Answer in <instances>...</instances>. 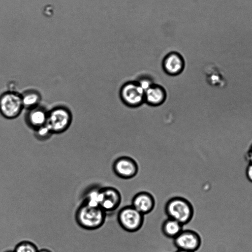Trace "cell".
Listing matches in <instances>:
<instances>
[{"instance_id": "8", "label": "cell", "mask_w": 252, "mask_h": 252, "mask_svg": "<svg viewBox=\"0 0 252 252\" xmlns=\"http://www.w3.org/2000/svg\"><path fill=\"white\" fill-rule=\"evenodd\" d=\"M201 242L199 234L190 229H183L173 239V244L178 250L191 252H195L199 249Z\"/></svg>"}, {"instance_id": "2", "label": "cell", "mask_w": 252, "mask_h": 252, "mask_svg": "<svg viewBox=\"0 0 252 252\" xmlns=\"http://www.w3.org/2000/svg\"><path fill=\"white\" fill-rule=\"evenodd\" d=\"M106 216V213L100 207L90 206L83 203L76 211V219L83 228L94 230L104 224Z\"/></svg>"}, {"instance_id": "1", "label": "cell", "mask_w": 252, "mask_h": 252, "mask_svg": "<svg viewBox=\"0 0 252 252\" xmlns=\"http://www.w3.org/2000/svg\"><path fill=\"white\" fill-rule=\"evenodd\" d=\"M164 211L168 218L178 221L183 225L189 222L194 215L192 204L181 196L170 198L165 205Z\"/></svg>"}, {"instance_id": "22", "label": "cell", "mask_w": 252, "mask_h": 252, "mask_svg": "<svg viewBox=\"0 0 252 252\" xmlns=\"http://www.w3.org/2000/svg\"><path fill=\"white\" fill-rule=\"evenodd\" d=\"M38 252H52L49 250L44 249H41V250H38Z\"/></svg>"}, {"instance_id": "4", "label": "cell", "mask_w": 252, "mask_h": 252, "mask_svg": "<svg viewBox=\"0 0 252 252\" xmlns=\"http://www.w3.org/2000/svg\"><path fill=\"white\" fill-rule=\"evenodd\" d=\"M117 221L120 226L128 232L138 231L143 226L144 215L131 205L122 208L118 213Z\"/></svg>"}, {"instance_id": "19", "label": "cell", "mask_w": 252, "mask_h": 252, "mask_svg": "<svg viewBox=\"0 0 252 252\" xmlns=\"http://www.w3.org/2000/svg\"><path fill=\"white\" fill-rule=\"evenodd\" d=\"M52 132L45 125L35 129V135L38 139H46L49 137Z\"/></svg>"}, {"instance_id": "7", "label": "cell", "mask_w": 252, "mask_h": 252, "mask_svg": "<svg viewBox=\"0 0 252 252\" xmlns=\"http://www.w3.org/2000/svg\"><path fill=\"white\" fill-rule=\"evenodd\" d=\"M138 165L132 158L121 156L116 158L112 164L114 174L123 179H130L134 177L138 172Z\"/></svg>"}, {"instance_id": "20", "label": "cell", "mask_w": 252, "mask_h": 252, "mask_svg": "<svg viewBox=\"0 0 252 252\" xmlns=\"http://www.w3.org/2000/svg\"><path fill=\"white\" fill-rule=\"evenodd\" d=\"M246 175L247 179L252 183V164L248 163L246 170Z\"/></svg>"}, {"instance_id": "11", "label": "cell", "mask_w": 252, "mask_h": 252, "mask_svg": "<svg viewBox=\"0 0 252 252\" xmlns=\"http://www.w3.org/2000/svg\"><path fill=\"white\" fill-rule=\"evenodd\" d=\"M134 208L145 215L151 212L155 206L154 196L147 191H140L135 194L131 200V204Z\"/></svg>"}, {"instance_id": "6", "label": "cell", "mask_w": 252, "mask_h": 252, "mask_svg": "<svg viewBox=\"0 0 252 252\" xmlns=\"http://www.w3.org/2000/svg\"><path fill=\"white\" fill-rule=\"evenodd\" d=\"M24 108L21 95L8 91L0 95V113L4 118L12 119L17 117Z\"/></svg>"}, {"instance_id": "10", "label": "cell", "mask_w": 252, "mask_h": 252, "mask_svg": "<svg viewBox=\"0 0 252 252\" xmlns=\"http://www.w3.org/2000/svg\"><path fill=\"white\" fill-rule=\"evenodd\" d=\"M101 200L99 207L106 214L115 211L119 207L122 201L120 191L111 187L102 188Z\"/></svg>"}, {"instance_id": "16", "label": "cell", "mask_w": 252, "mask_h": 252, "mask_svg": "<svg viewBox=\"0 0 252 252\" xmlns=\"http://www.w3.org/2000/svg\"><path fill=\"white\" fill-rule=\"evenodd\" d=\"M102 188L95 187L90 189L87 194L84 203L92 207H99L101 200Z\"/></svg>"}, {"instance_id": "17", "label": "cell", "mask_w": 252, "mask_h": 252, "mask_svg": "<svg viewBox=\"0 0 252 252\" xmlns=\"http://www.w3.org/2000/svg\"><path fill=\"white\" fill-rule=\"evenodd\" d=\"M14 252H38L36 246L30 241H22L18 244L15 248Z\"/></svg>"}, {"instance_id": "24", "label": "cell", "mask_w": 252, "mask_h": 252, "mask_svg": "<svg viewBox=\"0 0 252 252\" xmlns=\"http://www.w3.org/2000/svg\"><path fill=\"white\" fill-rule=\"evenodd\" d=\"M5 252H14V251H7Z\"/></svg>"}, {"instance_id": "5", "label": "cell", "mask_w": 252, "mask_h": 252, "mask_svg": "<svg viewBox=\"0 0 252 252\" xmlns=\"http://www.w3.org/2000/svg\"><path fill=\"white\" fill-rule=\"evenodd\" d=\"M72 121L70 111L64 107H57L48 112L46 125L52 133H60L65 131Z\"/></svg>"}, {"instance_id": "18", "label": "cell", "mask_w": 252, "mask_h": 252, "mask_svg": "<svg viewBox=\"0 0 252 252\" xmlns=\"http://www.w3.org/2000/svg\"><path fill=\"white\" fill-rule=\"evenodd\" d=\"M136 80L144 91L155 83L152 77L148 75H142Z\"/></svg>"}, {"instance_id": "13", "label": "cell", "mask_w": 252, "mask_h": 252, "mask_svg": "<svg viewBox=\"0 0 252 252\" xmlns=\"http://www.w3.org/2000/svg\"><path fill=\"white\" fill-rule=\"evenodd\" d=\"M47 116L48 112L38 106L29 110L26 116L27 123L35 130L46 125Z\"/></svg>"}, {"instance_id": "21", "label": "cell", "mask_w": 252, "mask_h": 252, "mask_svg": "<svg viewBox=\"0 0 252 252\" xmlns=\"http://www.w3.org/2000/svg\"><path fill=\"white\" fill-rule=\"evenodd\" d=\"M246 159L249 163L252 164V143L250 145L246 152Z\"/></svg>"}, {"instance_id": "12", "label": "cell", "mask_w": 252, "mask_h": 252, "mask_svg": "<svg viewBox=\"0 0 252 252\" xmlns=\"http://www.w3.org/2000/svg\"><path fill=\"white\" fill-rule=\"evenodd\" d=\"M167 98V92L161 85L154 83L145 91L144 103L147 105L156 107L162 104Z\"/></svg>"}, {"instance_id": "14", "label": "cell", "mask_w": 252, "mask_h": 252, "mask_svg": "<svg viewBox=\"0 0 252 252\" xmlns=\"http://www.w3.org/2000/svg\"><path fill=\"white\" fill-rule=\"evenodd\" d=\"M183 230V225L178 221L167 218L161 225V231L166 237L174 239Z\"/></svg>"}, {"instance_id": "23", "label": "cell", "mask_w": 252, "mask_h": 252, "mask_svg": "<svg viewBox=\"0 0 252 252\" xmlns=\"http://www.w3.org/2000/svg\"><path fill=\"white\" fill-rule=\"evenodd\" d=\"M176 252H189V251H184V250H178Z\"/></svg>"}, {"instance_id": "9", "label": "cell", "mask_w": 252, "mask_h": 252, "mask_svg": "<svg viewBox=\"0 0 252 252\" xmlns=\"http://www.w3.org/2000/svg\"><path fill=\"white\" fill-rule=\"evenodd\" d=\"M185 64V59L180 53L171 51L164 57L162 61V68L166 74L175 76L184 71Z\"/></svg>"}, {"instance_id": "3", "label": "cell", "mask_w": 252, "mask_h": 252, "mask_svg": "<svg viewBox=\"0 0 252 252\" xmlns=\"http://www.w3.org/2000/svg\"><path fill=\"white\" fill-rule=\"evenodd\" d=\"M145 91L136 80L124 83L119 91L121 101L129 108H137L144 103Z\"/></svg>"}, {"instance_id": "15", "label": "cell", "mask_w": 252, "mask_h": 252, "mask_svg": "<svg viewBox=\"0 0 252 252\" xmlns=\"http://www.w3.org/2000/svg\"><path fill=\"white\" fill-rule=\"evenodd\" d=\"M22 103L25 108L29 110L38 106L41 100V96L36 91H26L21 95Z\"/></svg>"}]
</instances>
